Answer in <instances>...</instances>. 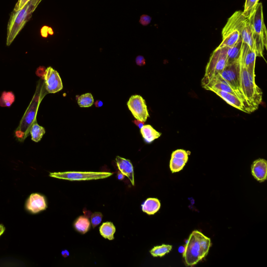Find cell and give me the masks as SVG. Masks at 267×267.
<instances>
[{
	"label": "cell",
	"mask_w": 267,
	"mask_h": 267,
	"mask_svg": "<svg viewBox=\"0 0 267 267\" xmlns=\"http://www.w3.org/2000/svg\"><path fill=\"white\" fill-rule=\"evenodd\" d=\"M212 245L210 238L199 231L191 233L187 241L183 258L187 266H194L208 255Z\"/></svg>",
	"instance_id": "1"
},
{
	"label": "cell",
	"mask_w": 267,
	"mask_h": 267,
	"mask_svg": "<svg viewBox=\"0 0 267 267\" xmlns=\"http://www.w3.org/2000/svg\"><path fill=\"white\" fill-rule=\"evenodd\" d=\"M42 0H31L23 8L13 11L7 25L6 45L9 46L33 15Z\"/></svg>",
	"instance_id": "2"
},
{
	"label": "cell",
	"mask_w": 267,
	"mask_h": 267,
	"mask_svg": "<svg viewBox=\"0 0 267 267\" xmlns=\"http://www.w3.org/2000/svg\"><path fill=\"white\" fill-rule=\"evenodd\" d=\"M248 19L253 33L256 55L264 58V51L267 47V31L261 3H259Z\"/></svg>",
	"instance_id": "3"
},
{
	"label": "cell",
	"mask_w": 267,
	"mask_h": 267,
	"mask_svg": "<svg viewBox=\"0 0 267 267\" xmlns=\"http://www.w3.org/2000/svg\"><path fill=\"white\" fill-rule=\"evenodd\" d=\"M247 18L241 10L235 12L229 18L222 30L223 40L219 47L230 48L236 44L241 36Z\"/></svg>",
	"instance_id": "4"
},
{
	"label": "cell",
	"mask_w": 267,
	"mask_h": 267,
	"mask_svg": "<svg viewBox=\"0 0 267 267\" xmlns=\"http://www.w3.org/2000/svg\"><path fill=\"white\" fill-rule=\"evenodd\" d=\"M240 64L241 90L250 104L256 110L262 102L263 92L256 85L255 78L251 76L240 61Z\"/></svg>",
	"instance_id": "5"
},
{
	"label": "cell",
	"mask_w": 267,
	"mask_h": 267,
	"mask_svg": "<svg viewBox=\"0 0 267 267\" xmlns=\"http://www.w3.org/2000/svg\"><path fill=\"white\" fill-rule=\"evenodd\" d=\"M229 48L218 47L213 52L206 68L205 76L201 81L202 88L205 87L227 66Z\"/></svg>",
	"instance_id": "6"
},
{
	"label": "cell",
	"mask_w": 267,
	"mask_h": 267,
	"mask_svg": "<svg viewBox=\"0 0 267 267\" xmlns=\"http://www.w3.org/2000/svg\"><path fill=\"white\" fill-rule=\"evenodd\" d=\"M113 175L110 173L76 172L50 173V177L69 180H89L107 178Z\"/></svg>",
	"instance_id": "7"
},
{
	"label": "cell",
	"mask_w": 267,
	"mask_h": 267,
	"mask_svg": "<svg viewBox=\"0 0 267 267\" xmlns=\"http://www.w3.org/2000/svg\"><path fill=\"white\" fill-rule=\"evenodd\" d=\"M215 77L226 81L232 88L242 93L240 88V59L236 62L227 65L222 71Z\"/></svg>",
	"instance_id": "8"
},
{
	"label": "cell",
	"mask_w": 267,
	"mask_h": 267,
	"mask_svg": "<svg viewBox=\"0 0 267 267\" xmlns=\"http://www.w3.org/2000/svg\"><path fill=\"white\" fill-rule=\"evenodd\" d=\"M135 118L138 121L145 122L149 117L145 100L140 95H134L127 103Z\"/></svg>",
	"instance_id": "9"
},
{
	"label": "cell",
	"mask_w": 267,
	"mask_h": 267,
	"mask_svg": "<svg viewBox=\"0 0 267 267\" xmlns=\"http://www.w3.org/2000/svg\"><path fill=\"white\" fill-rule=\"evenodd\" d=\"M46 89L49 93H55L63 89V84L60 75L51 67L48 68L44 74Z\"/></svg>",
	"instance_id": "10"
},
{
	"label": "cell",
	"mask_w": 267,
	"mask_h": 267,
	"mask_svg": "<svg viewBox=\"0 0 267 267\" xmlns=\"http://www.w3.org/2000/svg\"><path fill=\"white\" fill-rule=\"evenodd\" d=\"M256 58L257 55L256 52L243 42L240 61L251 76L255 78Z\"/></svg>",
	"instance_id": "11"
},
{
	"label": "cell",
	"mask_w": 267,
	"mask_h": 267,
	"mask_svg": "<svg viewBox=\"0 0 267 267\" xmlns=\"http://www.w3.org/2000/svg\"><path fill=\"white\" fill-rule=\"evenodd\" d=\"M219 96L228 104L238 110L247 113H251L255 110L251 106L244 103L237 96L231 93L218 90H211Z\"/></svg>",
	"instance_id": "12"
},
{
	"label": "cell",
	"mask_w": 267,
	"mask_h": 267,
	"mask_svg": "<svg viewBox=\"0 0 267 267\" xmlns=\"http://www.w3.org/2000/svg\"><path fill=\"white\" fill-rule=\"evenodd\" d=\"M190 152L183 149H178L173 152L170 160V168L173 173L179 172L182 170L188 160Z\"/></svg>",
	"instance_id": "13"
},
{
	"label": "cell",
	"mask_w": 267,
	"mask_h": 267,
	"mask_svg": "<svg viewBox=\"0 0 267 267\" xmlns=\"http://www.w3.org/2000/svg\"><path fill=\"white\" fill-rule=\"evenodd\" d=\"M27 209L33 213H37L47 208L44 196L37 193L32 194L26 202Z\"/></svg>",
	"instance_id": "14"
},
{
	"label": "cell",
	"mask_w": 267,
	"mask_h": 267,
	"mask_svg": "<svg viewBox=\"0 0 267 267\" xmlns=\"http://www.w3.org/2000/svg\"><path fill=\"white\" fill-rule=\"evenodd\" d=\"M254 178L260 182H263L267 178V162L264 159L256 160L252 165Z\"/></svg>",
	"instance_id": "15"
},
{
	"label": "cell",
	"mask_w": 267,
	"mask_h": 267,
	"mask_svg": "<svg viewBox=\"0 0 267 267\" xmlns=\"http://www.w3.org/2000/svg\"><path fill=\"white\" fill-rule=\"evenodd\" d=\"M115 160L120 173L129 178L134 186L135 185L134 170L131 162L129 160H127L119 156H117Z\"/></svg>",
	"instance_id": "16"
},
{
	"label": "cell",
	"mask_w": 267,
	"mask_h": 267,
	"mask_svg": "<svg viewBox=\"0 0 267 267\" xmlns=\"http://www.w3.org/2000/svg\"><path fill=\"white\" fill-rule=\"evenodd\" d=\"M241 38L243 43L247 44L251 49L255 51L253 33L248 18L246 19L245 25L241 34Z\"/></svg>",
	"instance_id": "17"
},
{
	"label": "cell",
	"mask_w": 267,
	"mask_h": 267,
	"mask_svg": "<svg viewBox=\"0 0 267 267\" xmlns=\"http://www.w3.org/2000/svg\"><path fill=\"white\" fill-rule=\"evenodd\" d=\"M141 132L145 141L150 144L162 135L161 133L155 130L150 125H144L141 129Z\"/></svg>",
	"instance_id": "18"
},
{
	"label": "cell",
	"mask_w": 267,
	"mask_h": 267,
	"mask_svg": "<svg viewBox=\"0 0 267 267\" xmlns=\"http://www.w3.org/2000/svg\"><path fill=\"white\" fill-rule=\"evenodd\" d=\"M243 45V40L241 36L236 44L228 49L227 64L232 63L239 60L241 56L242 47Z\"/></svg>",
	"instance_id": "19"
},
{
	"label": "cell",
	"mask_w": 267,
	"mask_h": 267,
	"mask_svg": "<svg viewBox=\"0 0 267 267\" xmlns=\"http://www.w3.org/2000/svg\"><path fill=\"white\" fill-rule=\"evenodd\" d=\"M161 207L160 201L157 198L147 199L142 205V210L148 215H154Z\"/></svg>",
	"instance_id": "20"
},
{
	"label": "cell",
	"mask_w": 267,
	"mask_h": 267,
	"mask_svg": "<svg viewBox=\"0 0 267 267\" xmlns=\"http://www.w3.org/2000/svg\"><path fill=\"white\" fill-rule=\"evenodd\" d=\"M116 229L114 224L112 222H107L102 224L100 228V232L101 236L104 239H107L109 240H113L114 234Z\"/></svg>",
	"instance_id": "21"
},
{
	"label": "cell",
	"mask_w": 267,
	"mask_h": 267,
	"mask_svg": "<svg viewBox=\"0 0 267 267\" xmlns=\"http://www.w3.org/2000/svg\"><path fill=\"white\" fill-rule=\"evenodd\" d=\"M46 133L44 127L35 123L32 125L30 130L32 141L38 143L41 140Z\"/></svg>",
	"instance_id": "22"
},
{
	"label": "cell",
	"mask_w": 267,
	"mask_h": 267,
	"mask_svg": "<svg viewBox=\"0 0 267 267\" xmlns=\"http://www.w3.org/2000/svg\"><path fill=\"white\" fill-rule=\"evenodd\" d=\"M76 230L82 234L86 233L89 231L90 227L89 219L85 216H81L74 224Z\"/></svg>",
	"instance_id": "23"
},
{
	"label": "cell",
	"mask_w": 267,
	"mask_h": 267,
	"mask_svg": "<svg viewBox=\"0 0 267 267\" xmlns=\"http://www.w3.org/2000/svg\"><path fill=\"white\" fill-rule=\"evenodd\" d=\"M172 249V245L163 244L154 248L151 251V253L154 257H163L169 253Z\"/></svg>",
	"instance_id": "24"
},
{
	"label": "cell",
	"mask_w": 267,
	"mask_h": 267,
	"mask_svg": "<svg viewBox=\"0 0 267 267\" xmlns=\"http://www.w3.org/2000/svg\"><path fill=\"white\" fill-rule=\"evenodd\" d=\"M259 3V0H246L243 14L248 18L253 13L256 6Z\"/></svg>",
	"instance_id": "25"
},
{
	"label": "cell",
	"mask_w": 267,
	"mask_h": 267,
	"mask_svg": "<svg viewBox=\"0 0 267 267\" xmlns=\"http://www.w3.org/2000/svg\"><path fill=\"white\" fill-rule=\"evenodd\" d=\"M94 103V100L91 93L81 95L78 98V104L82 108H88Z\"/></svg>",
	"instance_id": "26"
},
{
	"label": "cell",
	"mask_w": 267,
	"mask_h": 267,
	"mask_svg": "<svg viewBox=\"0 0 267 267\" xmlns=\"http://www.w3.org/2000/svg\"><path fill=\"white\" fill-rule=\"evenodd\" d=\"M15 100V96L12 92H3L0 99V105L7 107L12 104Z\"/></svg>",
	"instance_id": "27"
},
{
	"label": "cell",
	"mask_w": 267,
	"mask_h": 267,
	"mask_svg": "<svg viewBox=\"0 0 267 267\" xmlns=\"http://www.w3.org/2000/svg\"><path fill=\"white\" fill-rule=\"evenodd\" d=\"M102 219V215L100 212H95L91 216V222L92 227L94 228L101 223Z\"/></svg>",
	"instance_id": "28"
},
{
	"label": "cell",
	"mask_w": 267,
	"mask_h": 267,
	"mask_svg": "<svg viewBox=\"0 0 267 267\" xmlns=\"http://www.w3.org/2000/svg\"><path fill=\"white\" fill-rule=\"evenodd\" d=\"M31 0H18L14 8L13 11L16 12L23 8Z\"/></svg>",
	"instance_id": "29"
},
{
	"label": "cell",
	"mask_w": 267,
	"mask_h": 267,
	"mask_svg": "<svg viewBox=\"0 0 267 267\" xmlns=\"http://www.w3.org/2000/svg\"><path fill=\"white\" fill-rule=\"evenodd\" d=\"M152 18L147 15H143L141 16L140 20V23L143 26H147L151 23Z\"/></svg>",
	"instance_id": "30"
},
{
	"label": "cell",
	"mask_w": 267,
	"mask_h": 267,
	"mask_svg": "<svg viewBox=\"0 0 267 267\" xmlns=\"http://www.w3.org/2000/svg\"><path fill=\"white\" fill-rule=\"evenodd\" d=\"M136 63L138 66L142 67L146 65L145 58L142 56H138L136 59Z\"/></svg>",
	"instance_id": "31"
},
{
	"label": "cell",
	"mask_w": 267,
	"mask_h": 267,
	"mask_svg": "<svg viewBox=\"0 0 267 267\" xmlns=\"http://www.w3.org/2000/svg\"><path fill=\"white\" fill-rule=\"evenodd\" d=\"M133 123L137 125L139 128H140V129H142V128L145 125V122H142L138 120H135L133 121Z\"/></svg>",
	"instance_id": "32"
},
{
	"label": "cell",
	"mask_w": 267,
	"mask_h": 267,
	"mask_svg": "<svg viewBox=\"0 0 267 267\" xmlns=\"http://www.w3.org/2000/svg\"><path fill=\"white\" fill-rule=\"evenodd\" d=\"M103 102L100 100H97L94 102L95 107L100 108L103 105Z\"/></svg>",
	"instance_id": "33"
},
{
	"label": "cell",
	"mask_w": 267,
	"mask_h": 267,
	"mask_svg": "<svg viewBox=\"0 0 267 267\" xmlns=\"http://www.w3.org/2000/svg\"><path fill=\"white\" fill-rule=\"evenodd\" d=\"M5 227L2 224H0V237L2 236L5 231Z\"/></svg>",
	"instance_id": "34"
},
{
	"label": "cell",
	"mask_w": 267,
	"mask_h": 267,
	"mask_svg": "<svg viewBox=\"0 0 267 267\" xmlns=\"http://www.w3.org/2000/svg\"><path fill=\"white\" fill-rule=\"evenodd\" d=\"M62 254L63 256V257L67 258L69 256L70 254L69 252L67 250H65L62 251Z\"/></svg>",
	"instance_id": "35"
},
{
	"label": "cell",
	"mask_w": 267,
	"mask_h": 267,
	"mask_svg": "<svg viewBox=\"0 0 267 267\" xmlns=\"http://www.w3.org/2000/svg\"><path fill=\"white\" fill-rule=\"evenodd\" d=\"M118 178L119 179H122L124 178V175L122 173H121L120 174H119Z\"/></svg>",
	"instance_id": "36"
}]
</instances>
